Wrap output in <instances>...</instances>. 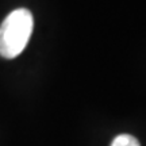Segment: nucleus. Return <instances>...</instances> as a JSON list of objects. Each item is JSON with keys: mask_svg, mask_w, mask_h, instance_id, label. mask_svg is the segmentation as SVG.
Here are the masks:
<instances>
[{"mask_svg": "<svg viewBox=\"0 0 146 146\" xmlns=\"http://www.w3.org/2000/svg\"><path fill=\"white\" fill-rule=\"evenodd\" d=\"M34 18L27 8H16L0 25V56L12 60L18 57L30 41Z\"/></svg>", "mask_w": 146, "mask_h": 146, "instance_id": "1", "label": "nucleus"}, {"mask_svg": "<svg viewBox=\"0 0 146 146\" xmlns=\"http://www.w3.org/2000/svg\"><path fill=\"white\" fill-rule=\"evenodd\" d=\"M111 146H141L139 141L130 134H119L111 142Z\"/></svg>", "mask_w": 146, "mask_h": 146, "instance_id": "2", "label": "nucleus"}]
</instances>
